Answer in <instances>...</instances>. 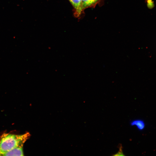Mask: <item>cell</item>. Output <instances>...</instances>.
I'll return each instance as SVG.
<instances>
[{"label":"cell","mask_w":156,"mask_h":156,"mask_svg":"<svg viewBox=\"0 0 156 156\" xmlns=\"http://www.w3.org/2000/svg\"><path fill=\"white\" fill-rule=\"evenodd\" d=\"M118 147L119 148V150L116 153L112 155V156H125L122 151V147L121 144H119L118 146Z\"/></svg>","instance_id":"6"},{"label":"cell","mask_w":156,"mask_h":156,"mask_svg":"<svg viewBox=\"0 0 156 156\" xmlns=\"http://www.w3.org/2000/svg\"><path fill=\"white\" fill-rule=\"evenodd\" d=\"M23 146H18L5 153L3 156H23Z\"/></svg>","instance_id":"5"},{"label":"cell","mask_w":156,"mask_h":156,"mask_svg":"<svg viewBox=\"0 0 156 156\" xmlns=\"http://www.w3.org/2000/svg\"><path fill=\"white\" fill-rule=\"evenodd\" d=\"M74 9V15L79 17L83 12L82 9L81 0H68Z\"/></svg>","instance_id":"3"},{"label":"cell","mask_w":156,"mask_h":156,"mask_svg":"<svg viewBox=\"0 0 156 156\" xmlns=\"http://www.w3.org/2000/svg\"><path fill=\"white\" fill-rule=\"evenodd\" d=\"M131 126H136L138 129L140 131L144 130L146 127V124L144 121L141 119H136L131 120L130 122Z\"/></svg>","instance_id":"4"},{"label":"cell","mask_w":156,"mask_h":156,"mask_svg":"<svg viewBox=\"0 0 156 156\" xmlns=\"http://www.w3.org/2000/svg\"><path fill=\"white\" fill-rule=\"evenodd\" d=\"M104 0H81L82 9L83 12L89 8H94L96 5L103 3Z\"/></svg>","instance_id":"2"},{"label":"cell","mask_w":156,"mask_h":156,"mask_svg":"<svg viewBox=\"0 0 156 156\" xmlns=\"http://www.w3.org/2000/svg\"><path fill=\"white\" fill-rule=\"evenodd\" d=\"M29 133L21 135L4 133L0 138V156L18 146H23L30 137Z\"/></svg>","instance_id":"1"}]
</instances>
